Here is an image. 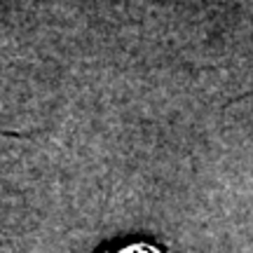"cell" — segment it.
Returning <instances> with one entry per match:
<instances>
[{
  "label": "cell",
  "instance_id": "cell-1",
  "mask_svg": "<svg viewBox=\"0 0 253 253\" xmlns=\"http://www.w3.org/2000/svg\"><path fill=\"white\" fill-rule=\"evenodd\" d=\"M101 253H164V251L157 244H150V242H129V244L106 249Z\"/></svg>",
  "mask_w": 253,
  "mask_h": 253
}]
</instances>
